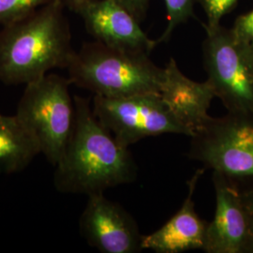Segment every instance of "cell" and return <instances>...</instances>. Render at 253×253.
<instances>
[{"instance_id": "cell-22", "label": "cell", "mask_w": 253, "mask_h": 253, "mask_svg": "<svg viewBox=\"0 0 253 253\" xmlns=\"http://www.w3.org/2000/svg\"><path fill=\"white\" fill-rule=\"evenodd\" d=\"M251 43H252V45H253V42H251Z\"/></svg>"}, {"instance_id": "cell-13", "label": "cell", "mask_w": 253, "mask_h": 253, "mask_svg": "<svg viewBox=\"0 0 253 253\" xmlns=\"http://www.w3.org/2000/svg\"><path fill=\"white\" fill-rule=\"evenodd\" d=\"M39 154L36 140L17 117L0 114V175L23 171Z\"/></svg>"}, {"instance_id": "cell-1", "label": "cell", "mask_w": 253, "mask_h": 253, "mask_svg": "<svg viewBox=\"0 0 253 253\" xmlns=\"http://www.w3.org/2000/svg\"><path fill=\"white\" fill-rule=\"evenodd\" d=\"M73 129L63 156L54 166V188L62 193H104L132 183L137 165L128 147L118 143L95 117L90 101L74 96Z\"/></svg>"}, {"instance_id": "cell-5", "label": "cell", "mask_w": 253, "mask_h": 253, "mask_svg": "<svg viewBox=\"0 0 253 253\" xmlns=\"http://www.w3.org/2000/svg\"><path fill=\"white\" fill-rule=\"evenodd\" d=\"M190 138V159L235 182L253 180V113L210 117Z\"/></svg>"}, {"instance_id": "cell-19", "label": "cell", "mask_w": 253, "mask_h": 253, "mask_svg": "<svg viewBox=\"0 0 253 253\" xmlns=\"http://www.w3.org/2000/svg\"><path fill=\"white\" fill-rule=\"evenodd\" d=\"M65 6V8H68L74 12L79 13L81 9L87 5L92 0H61Z\"/></svg>"}, {"instance_id": "cell-20", "label": "cell", "mask_w": 253, "mask_h": 253, "mask_svg": "<svg viewBox=\"0 0 253 253\" xmlns=\"http://www.w3.org/2000/svg\"><path fill=\"white\" fill-rule=\"evenodd\" d=\"M245 253H253V215H252V214H250L249 230H248V236H247Z\"/></svg>"}, {"instance_id": "cell-6", "label": "cell", "mask_w": 253, "mask_h": 253, "mask_svg": "<svg viewBox=\"0 0 253 253\" xmlns=\"http://www.w3.org/2000/svg\"><path fill=\"white\" fill-rule=\"evenodd\" d=\"M208 81L228 112L253 113V47L221 25L203 45Z\"/></svg>"}, {"instance_id": "cell-4", "label": "cell", "mask_w": 253, "mask_h": 253, "mask_svg": "<svg viewBox=\"0 0 253 253\" xmlns=\"http://www.w3.org/2000/svg\"><path fill=\"white\" fill-rule=\"evenodd\" d=\"M72 82L55 73L26 84L15 116L34 137L41 153L55 166L63 156L73 129Z\"/></svg>"}, {"instance_id": "cell-21", "label": "cell", "mask_w": 253, "mask_h": 253, "mask_svg": "<svg viewBox=\"0 0 253 253\" xmlns=\"http://www.w3.org/2000/svg\"><path fill=\"white\" fill-rule=\"evenodd\" d=\"M242 200L244 203L245 208H247L248 212L253 215V188L250 190L241 191Z\"/></svg>"}, {"instance_id": "cell-18", "label": "cell", "mask_w": 253, "mask_h": 253, "mask_svg": "<svg viewBox=\"0 0 253 253\" xmlns=\"http://www.w3.org/2000/svg\"><path fill=\"white\" fill-rule=\"evenodd\" d=\"M128 9L140 22L145 18L150 0H116Z\"/></svg>"}, {"instance_id": "cell-2", "label": "cell", "mask_w": 253, "mask_h": 253, "mask_svg": "<svg viewBox=\"0 0 253 253\" xmlns=\"http://www.w3.org/2000/svg\"><path fill=\"white\" fill-rule=\"evenodd\" d=\"M61 0H54L0 30V81L27 84L59 68L74 54Z\"/></svg>"}, {"instance_id": "cell-11", "label": "cell", "mask_w": 253, "mask_h": 253, "mask_svg": "<svg viewBox=\"0 0 253 253\" xmlns=\"http://www.w3.org/2000/svg\"><path fill=\"white\" fill-rule=\"evenodd\" d=\"M160 95L172 115L185 126L190 137L206 124L208 109L216 94L211 84L195 82L181 72L173 58L163 68Z\"/></svg>"}, {"instance_id": "cell-15", "label": "cell", "mask_w": 253, "mask_h": 253, "mask_svg": "<svg viewBox=\"0 0 253 253\" xmlns=\"http://www.w3.org/2000/svg\"><path fill=\"white\" fill-rule=\"evenodd\" d=\"M54 0H0V27L25 18Z\"/></svg>"}, {"instance_id": "cell-7", "label": "cell", "mask_w": 253, "mask_h": 253, "mask_svg": "<svg viewBox=\"0 0 253 253\" xmlns=\"http://www.w3.org/2000/svg\"><path fill=\"white\" fill-rule=\"evenodd\" d=\"M92 110L100 124L126 147L151 136L172 133L190 137L159 93L120 98L94 95Z\"/></svg>"}, {"instance_id": "cell-16", "label": "cell", "mask_w": 253, "mask_h": 253, "mask_svg": "<svg viewBox=\"0 0 253 253\" xmlns=\"http://www.w3.org/2000/svg\"><path fill=\"white\" fill-rule=\"evenodd\" d=\"M206 12L208 22L205 25L206 32L220 26L221 19L234 9L238 0H199Z\"/></svg>"}, {"instance_id": "cell-8", "label": "cell", "mask_w": 253, "mask_h": 253, "mask_svg": "<svg viewBox=\"0 0 253 253\" xmlns=\"http://www.w3.org/2000/svg\"><path fill=\"white\" fill-rule=\"evenodd\" d=\"M79 227L87 244L102 253H138L143 237L135 219L122 206L104 196H88Z\"/></svg>"}, {"instance_id": "cell-10", "label": "cell", "mask_w": 253, "mask_h": 253, "mask_svg": "<svg viewBox=\"0 0 253 253\" xmlns=\"http://www.w3.org/2000/svg\"><path fill=\"white\" fill-rule=\"evenodd\" d=\"M78 14L94 40L106 45L149 54L158 45L141 22L116 0H92Z\"/></svg>"}, {"instance_id": "cell-9", "label": "cell", "mask_w": 253, "mask_h": 253, "mask_svg": "<svg viewBox=\"0 0 253 253\" xmlns=\"http://www.w3.org/2000/svg\"><path fill=\"white\" fill-rule=\"evenodd\" d=\"M216 193L213 220L208 223L204 252L208 253H245L250 214L245 208L241 190L235 181L213 172Z\"/></svg>"}, {"instance_id": "cell-17", "label": "cell", "mask_w": 253, "mask_h": 253, "mask_svg": "<svg viewBox=\"0 0 253 253\" xmlns=\"http://www.w3.org/2000/svg\"><path fill=\"white\" fill-rule=\"evenodd\" d=\"M231 30L238 40L243 41L245 42H253V9L237 17Z\"/></svg>"}, {"instance_id": "cell-3", "label": "cell", "mask_w": 253, "mask_h": 253, "mask_svg": "<svg viewBox=\"0 0 253 253\" xmlns=\"http://www.w3.org/2000/svg\"><path fill=\"white\" fill-rule=\"evenodd\" d=\"M149 55L98 41L85 42L73 54L67 67L68 78L72 84L102 97L160 94L163 68L156 66Z\"/></svg>"}, {"instance_id": "cell-12", "label": "cell", "mask_w": 253, "mask_h": 253, "mask_svg": "<svg viewBox=\"0 0 253 253\" xmlns=\"http://www.w3.org/2000/svg\"><path fill=\"white\" fill-rule=\"evenodd\" d=\"M205 169H199L188 181V195L180 209L163 226L143 237V250L157 253H180L204 250L208 222L196 212L193 195Z\"/></svg>"}, {"instance_id": "cell-14", "label": "cell", "mask_w": 253, "mask_h": 253, "mask_svg": "<svg viewBox=\"0 0 253 253\" xmlns=\"http://www.w3.org/2000/svg\"><path fill=\"white\" fill-rule=\"evenodd\" d=\"M166 9L167 27L157 43L166 42L170 40L174 29L181 24L186 23L193 16L195 3L199 0H163Z\"/></svg>"}]
</instances>
